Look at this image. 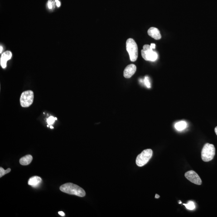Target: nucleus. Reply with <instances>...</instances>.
I'll use <instances>...</instances> for the list:
<instances>
[{
    "instance_id": "obj_13",
    "label": "nucleus",
    "mask_w": 217,
    "mask_h": 217,
    "mask_svg": "<svg viewBox=\"0 0 217 217\" xmlns=\"http://www.w3.org/2000/svg\"><path fill=\"white\" fill-rule=\"evenodd\" d=\"M187 126V123L185 121H180L175 123V127L178 131H182L185 129Z\"/></svg>"
},
{
    "instance_id": "obj_16",
    "label": "nucleus",
    "mask_w": 217,
    "mask_h": 217,
    "mask_svg": "<svg viewBox=\"0 0 217 217\" xmlns=\"http://www.w3.org/2000/svg\"><path fill=\"white\" fill-rule=\"evenodd\" d=\"M55 121V118L53 116H50L47 119V122L49 125H51L53 124Z\"/></svg>"
},
{
    "instance_id": "obj_21",
    "label": "nucleus",
    "mask_w": 217,
    "mask_h": 217,
    "mask_svg": "<svg viewBox=\"0 0 217 217\" xmlns=\"http://www.w3.org/2000/svg\"><path fill=\"white\" fill-rule=\"evenodd\" d=\"M151 45V48L152 49H155V46H156V45H155V44H151V45Z\"/></svg>"
},
{
    "instance_id": "obj_20",
    "label": "nucleus",
    "mask_w": 217,
    "mask_h": 217,
    "mask_svg": "<svg viewBox=\"0 0 217 217\" xmlns=\"http://www.w3.org/2000/svg\"><path fill=\"white\" fill-rule=\"evenodd\" d=\"M59 215H61V216H64V215H65V214H64V213L63 212H59Z\"/></svg>"
},
{
    "instance_id": "obj_6",
    "label": "nucleus",
    "mask_w": 217,
    "mask_h": 217,
    "mask_svg": "<svg viewBox=\"0 0 217 217\" xmlns=\"http://www.w3.org/2000/svg\"><path fill=\"white\" fill-rule=\"evenodd\" d=\"M143 50L141 51L142 58L146 61H155L157 60L158 54L151 48V45L146 44L144 45Z\"/></svg>"
},
{
    "instance_id": "obj_25",
    "label": "nucleus",
    "mask_w": 217,
    "mask_h": 217,
    "mask_svg": "<svg viewBox=\"0 0 217 217\" xmlns=\"http://www.w3.org/2000/svg\"><path fill=\"white\" fill-rule=\"evenodd\" d=\"M50 128L51 129H54V127L52 126L51 125L50 126Z\"/></svg>"
},
{
    "instance_id": "obj_18",
    "label": "nucleus",
    "mask_w": 217,
    "mask_h": 217,
    "mask_svg": "<svg viewBox=\"0 0 217 217\" xmlns=\"http://www.w3.org/2000/svg\"><path fill=\"white\" fill-rule=\"evenodd\" d=\"M48 5L49 9H52V2H51V0H49L48 2Z\"/></svg>"
},
{
    "instance_id": "obj_14",
    "label": "nucleus",
    "mask_w": 217,
    "mask_h": 217,
    "mask_svg": "<svg viewBox=\"0 0 217 217\" xmlns=\"http://www.w3.org/2000/svg\"><path fill=\"white\" fill-rule=\"evenodd\" d=\"M183 205H185L187 209H189V210H194L195 208V204L194 202L190 201L187 204H183Z\"/></svg>"
},
{
    "instance_id": "obj_9",
    "label": "nucleus",
    "mask_w": 217,
    "mask_h": 217,
    "mask_svg": "<svg viewBox=\"0 0 217 217\" xmlns=\"http://www.w3.org/2000/svg\"><path fill=\"white\" fill-rule=\"evenodd\" d=\"M136 70V66L133 64L127 66L123 72V76L127 79L131 78L135 74Z\"/></svg>"
},
{
    "instance_id": "obj_27",
    "label": "nucleus",
    "mask_w": 217,
    "mask_h": 217,
    "mask_svg": "<svg viewBox=\"0 0 217 217\" xmlns=\"http://www.w3.org/2000/svg\"><path fill=\"white\" fill-rule=\"evenodd\" d=\"M55 120H57V118H55Z\"/></svg>"
},
{
    "instance_id": "obj_19",
    "label": "nucleus",
    "mask_w": 217,
    "mask_h": 217,
    "mask_svg": "<svg viewBox=\"0 0 217 217\" xmlns=\"http://www.w3.org/2000/svg\"><path fill=\"white\" fill-rule=\"evenodd\" d=\"M55 2H56V6H57L58 7H60V2L59 0H55Z\"/></svg>"
},
{
    "instance_id": "obj_10",
    "label": "nucleus",
    "mask_w": 217,
    "mask_h": 217,
    "mask_svg": "<svg viewBox=\"0 0 217 217\" xmlns=\"http://www.w3.org/2000/svg\"><path fill=\"white\" fill-rule=\"evenodd\" d=\"M148 34L151 37L156 40H159L161 38V35L159 30L155 27H151L148 31Z\"/></svg>"
},
{
    "instance_id": "obj_2",
    "label": "nucleus",
    "mask_w": 217,
    "mask_h": 217,
    "mask_svg": "<svg viewBox=\"0 0 217 217\" xmlns=\"http://www.w3.org/2000/svg\"><path fill=\"white\" fill-rule=\"evenodd\" d=\"M215 153V146L212 144H205L201 151V159L204 162H209L213 159Z\"/></svg>"
},
{
    "instance_id": "obj_24",
    "label": "nucleus",
    "mask_w": 217,
    "mask_h": 217,
    "mask_svg": "<svg viewBox=\"0 0 217 217\" xmlns=\"http://www.w3.org/2000/svg\"><path fill=\"white\" fill-rule=\"evenodd\" d=\"M215 133H216V134L217 135V126L215 127Z\"/></svg>"
},
{
    "instance_id": "obj_15",
    "label": "nucleus",
    "mask_w": 217,
    "mask_h": 217,
    "mask_svg": "<svg viewBox=\"0 0 217 217\" xmlns=\"http://www.w3.org/2000/svg\"><path fill=\"white\" fill-rule=\"evenodd\" d=\"M11 171V169L8 168L7 170H5L2 167L0 168V177H2L5 174L8 173Z\"/></svg>"
},
{
    "instance_id": "obj_7",
    "label": "nucleus",
    "mask_w": 217,
    "mask_h": 217,
    "mask_svg": "<svg viewBox=\"0 0 217 217\" xmlns=\"http://www.w3.org/2000/svg\"><path fill=\"white\" fill-rule=\"evenodd\" d=\"M185 177L193 183L197 185L202 184V181L198 174L194 171H187L185 174Z\"/></svg>"
},
{
    "instance_id": "obj_26",
    "label": "nucleus",
    "mask_w": 217,
    "mask_h": 217,
    "mask_svg": "<svg viewBox=\"0 0 217 217\" xmlns=\"http://www.w3.org/2000/svg\"><path fill=\"white\" fill-rule=\"evenodd\" d=\"M179 204H182V202H181V201H179Z\"/></svg>"
},
{
    "instance_id": "obj_3",
    "label": "nucleus",
    "mask_w": 217,
    "mask_h": 217,
    "mask_svg": "<svg viewBox=\"0 0 217 217\" xmlns=\"http://www.w3.org/2000/svg\"><path fill=\"white\" fill-rule=\"evenodd\" d=\"M126 49L132 62L136 61L138 57V48L134 40L129 38L126 41Z\"/></svg>"
},
{
    "instance_id": "obj_28",
    "label": "nucleus",
    "mask_w": 217,
    "mask_h": 217,
    "mask_svg": "<svg viewBox=\"0 0 217 217\" xmlns=\"http://www.w3.org/2000/svg\"><path fill=\"white\" fill-rule=\"evenodd\" d=\"M49 125H47V127H49Z\"/></svg>"
},
{
    "instance_id": "obj_11",
    "label": "nucleus",
    "mask_w": 217,
    "mask_h": 217,
    "mask_svg": "<svg viewBox=\"0 0 217 217\" xmlns=\"http://www.w3.org/2000/svg\"><path fill=\"white\" fill-rule=\"evenodd\" d=\"M41 178L38 176H32L30 178L29 180L28 185L32 186H37L38 184L41 182Z\"/></svg>"
},
{
    "instance_id": "obj_5",
    "label": "nucleus",
    "mask_w": 217,
    "mask_h": 217,
    "mask_svg": "<svg viewBox=\"0 0 217 217\" xmlns=\"http://www.w3.org/2000/svg\"><path fill=\"white\" fill-rule=\"evenodd\" d=\"M34 93L32 91H26L22 93L20 97V102L21 107L28 108L33 103Z\"/></svg>"
},
{
    "instance_id": "obj_8",
    "label": "nucleus",
    "mask_w": 217,
    "mask_h": 217,
    "mask_svg": "<svg viewBox=\"0 0 217 217\" xmlns=\"http://www.w3.org/2000/svg\"><path fill=\"white\" fill-rule=\"evenodd\" d=\"M12 55V53L9 51H6L1 55L0 64L2 69H5L6 68L7 62L11 59Z\"/></svg>"
},
{
    "instance_id": "obj_1",
    "label": "nucleus",
    "mask_w": 217,
    "mask_h": 217,
    "mask_svg": "<svg viewBox=\"0 0 217 217\" xmlns=\"http://www.w3.org/2000/svg\"><path fill=\"white\" fill-rule=\"evenodd\" d=\"M60 189L63 192L70 195H76L80 197H83L86 195L85 192L83 189L72 183L64 184L60 187Z\"/></svg>"
},
{
    "instance_id": "obj_22",
    "label": "nucleus",
    "mask_w": 217,
    "mask_h": 217,
    "mask_svg": "<svg viewBox=\"0 0 217 217\" xmlns=\"http://www.w3.org/2000/svg\"><path fill=\"white\" fill-rule=\"evenodd\" d=\"M160 196H159V195H158L157 194H156V195H155V198L158 199V198H160Z\"/></svg>"
},
{
    "instance_id": "obj_17",
    "label": "nucleus",
    "mask_w": 217,
    "mask_h": 217,
    "mask_svg": "<svg viewBox=\"0 0 217 217\" xmlns=\"http://www.w3.org/2000/svg\"><path fill=\"white\" fill-rule=\"evenodd\" d=\"M144 82L145 85L148 88H150L151 87V83H150L149 79L148 77L147 76L145 77Z\"/></svg>"
},
{
    "instance_id": "obj_12",
    "label": "nucleus",
    "mask_w": 217,
    "mask_h": 217,
    "mask_svg": "<svg viewBox=\"0 0 217 217\" xmlns=\"http://www.w3.org/2000/svg\"><path fill=\"white\" fill-rule=\"evenodd\" d=\"M32 160L33 157L31 155H27L21 158L20 160V162L21 165H27L31 162Z\"/></svg>"
},
{
    "instance_id": "obj_4",
    "label": "nucleus",
    "mask_w": 217,
    "mask_h": 217,
    "mask_svg": "<svg viewBox=\"0 0 217 217\" xmlns=\"http://www.w3.org/2000/svg\"><path fill=\"white\" fill-rule=\"evenodd\" d=\"M152 154L153 152L151 149H148L142 151L136 158V165L140 167L146 165L152 157Z\"/></svg>"
},
{
    "instance_id": "obj_23",
    "label": "nucleus",
    "mask_w": 217,
    "mask_h": 217,
    "mask_svg": "<svg viewBox=\"0 0 217 217\" xmlns=\"http://www.w3.org/2000/svg\"><path fill=\"white\" fill-rule=\"evenodd\" d=\"M2 46L1 45V46H0V53H1V52H2Z\"/></svg>"
}]
</instances>
